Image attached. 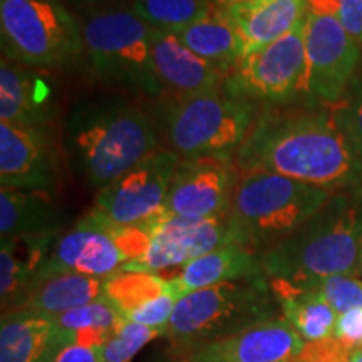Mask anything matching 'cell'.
Segmentation results:
<instances>
[{"label":"cell","mask_w":362,"mask_h":362,"mask_svg":"<svg viewBox=\"0 0 362 362\" xmlns=\"http://www.w3.org/2000/svg\"><path fill=\"white\" fill-rule=\"evenodd\" d=\"M211 0H134L133 12L155 29L176 33L197 21Z\"/></svg>","instance_id":"cell-28"},{"label":"cell","mask_w":362,"mask_h":362,"mask_svg":"<svg viewBox=\"0 0 362 362\" xmlns=\"http://www.w3.org/2000/svg\"><path fill=\"white\" fill-rule=\"evenodd\" d=\"M240 168L265 170L336 192H362V163L330 112H265L237 151Z\"/></svg>","instance_id":"cell-1"},{"label":"cell","mask_w":362,"mask_h":362,"mask_svg":"<svg viewBox=\"0 0 362 362\" xmlns=\"http://www.w3.org/2000/svg\"><path fill=\"white\" fill-rule=\"evenodd\" d=\"M332 336L352 352L362 349V309H354L339 315Z\"/></svg>","instance_id":"cell-35"},{"label":"cell","mask_w":362,"mask_h":362,"mask_svg":"<svg viewBox=\"0 0 362 362\" xmlns=\"http://www.w3.org/2000/svg\"><path fill=\"white\" fill-rule=\"evenodd\" d=\"M315 288L337 317L349 310L362 309V279L357 275H334L315 284Z\"/></svg>","instance_id":"cell-31"},{"label":"cell","mask_w":362,"mask_h":362,"mask_svg":"<svg viewBox=\"0 0 362 362\" xmlns=\"http://www.w3.org/2000/svg\"><path fill=\"white\" fill-rule=\"evenodd\" d=\"M305 341L285 319L255 324L187 354V362H293Z\"/></svg>","instance_id":"cell-15"},{"label":"cell","mask_w":362,"mask_h":362,"mask_svg":"<svg viewBox=\"0 0 362 362\" xmlns=\"http://www.w3.org/2000/svg\"><path fill=\"white\" fill-rule=\"evenodd\" d=\"M253 115L248 99L218 88L171 101L165 131L171 149L183 158L230 156L250 133Z\"/></svg>","instance_id":"cell-6"},{"label":"cell","mask_w":362,"mask_h":362,"mask_svg":"<svg viewBox=\"0 0 362 362\" xmlns=\"http://www.w3.org/2000/svg\"><path fill=\"white\" fill-rule=\"evenodd\" d=\"M178 39L198 57L205 59L220 71H226L243 56L238 30L225 8L211 0L205 12L183 29L176 30Z\"/></svg>","instance_id":"cell-22"},{"label":"cell","mask_w":362,"mask_h":362,"mask_svg":"<svg viewBox=\"0 0 362 362\" xmlns=\"http://www.w3.org/2000/svg\"><path fill=\"white\" fill-rule=\"evenodd\" d=\"M264 277L228 280L178 298L165 336L189 351L277 319Z\"/></svg>","instance_id":"cell-5"},{"label":"cell","mask_w":362,"mask_h":362,"mask_svg":"<svg viewBox=\"0 0 362 362\" xmlns=\"http://www.w3.org/2000/svg\"><path fill=\"white\" fill-rule=\"evenodd\" d=\"M354 89L332 115L362 163V83Z\"/></svg>","instance_id":"cell-32"},{"label":"cell","mask_w":362,"mask_h":362,"mask_svg":"<svg viewBox=\"0 0 362 362\" xmlns=\"http://www.w3.org/2000/svg\"><path fill=\"white\" fill-rule=\"evenodd\" d=\"M81 33L99 78L149 96L161 93L153 69V27L133 8L94 13Z\"/></svg>","instance_id":"cell-7"},{"label":"cell","mask_w":362,"mask_h":362,"mask_svg":"<svg viewBox=\"0 0 362 362\" xmlns=\"http://www.w3.org/2000/svg\"><path fill=\"white\" fill-rule=\"evenodd\" d=\"M226 215L232 245L255 253L287 238L325 206L334 193L265 170L240 168Z\"/></svg>","instance_id":"cell-4"},{"label":"cell","mask_w":362,"mask_h":362,"mask_svg":"<svg viewBox=\"0 0 362 362\" xmlns=\"http://www.w3.org/2000/svg\"><path fill=\"white\" fill-rule=\"evenodd\" d=\"M151 57L160 90L171 101L220 88L223 71L189 51L171 30L153 27Z\"/></svg>","instance_id":"cell-17"},{"label":"cell","mask_w":362,"mask_h":362,"mask_svg":"<svg viewBox=\"0 0 362 362\" xmlns=\"http://www.w3.org/2000/svg\"><path fill=\"white\" fill-rule=\"evenodd\" d=\"M0 29L8 59L25 66H62L83 47V33L57 0H0Z\"/></svg>","instance_id":"cell-8"},{"label":"cell","mask_w":362,"mask_h":362,"mask_svg":"<svg viewBox=\"0 0 362 362\" xmlns=\"http://www.w3.org/2000/svg\"><path fill=\"white\" fill-rule=\"evenodd\" d=\"M104 297L131 322L166 332L178 296L168 279L153 272L119 270L104 282Z\"/></svg>","instance_id":"cell-18"},{"label":"cell","mask_w":362,"mask_h":362,"mask_svg":"<svg viewBox=\"0 0 362 362\" xmlns=\"http://www.w3.org/2000/svg\"><path fill=\"white\" fill-rule=\"evenodd\" d=\"M49 90L25 67L2 59L0 66V121L40 129L47 121Z\"/></svg>","instance_id":"cell-25"},{"label":"cell","mask_w":362,"mask_h":362,"mask_svg":"<svg viewBox=\"0 0 362 362\" xmlns=\"http://www.w3.org/2000/svg\"><path fill=\"white\" fill-rule=\"evenodd\" d=\"M226 89L240 98L274 103L307 90L305 21L275 42L240 57Z\"/></svg>","instance_id":"cell-9"},{"label":"cell","mask_w":362,"mask_h":362,"mask_svg":"<svg viewBox=\"0 0 362 362\" xmlns=\"http://www.w3.org/2000/svg\"><path fill=\"white\" fill-rule=\"evenodd\" d=\"M362 245V197L339 193L319 214L262 253L269 279L310 287L334 275H357Z\"/></svg>","instance_id":"cell-2"},{"label":"cell","mask_w":362,"mask_h":362,"mask_svg":"<svg viewBox=\"0 0 362 362\" xmlns=\"http://www.w3.org/2000/svg\"><path fill=\"white\" fill-rule=\"evenodd\" d=\"M72 165L103 188L156 151L158 131L139 107L116 99L79 104L66 124Z\"/></svg>","instance_id":"cell-3"},{"label":"cell","mask_w":362,"mask_h":362,"mask_svg":"<svg viewBox=\"0 0 362 362\" xmlns=\"http://www.w3.org/2000/svg\"><path fill=\"white\" fill-rule=\"evenodd\" d=\"M111 230L112 223L90 210L74 228L59 237L35 280L64 272L98 279L117 274L126 265V259L116 245Z\"/></svg>","instance_id":"cell-14"},{"label":"cell","mask_w":362,"mask_h":362,"mask_svg":"<svg viewBox=\"0 0 362 362\" xmlns=\"http://www.w3.org/2000/svg\"><path fill=\"white\" fill-rule=\"evenodd\" d=\"M337 19L362 45V0H339Z\"/></svg>","instance_id":"cell-36"},{"label":"cell","mask_w":362,"mask_h":362,"mask_svg":"<svg viewBox=\"0 0 362 362\" xmlns=\"http://www.w3.org/2000/svg\"><path fill=\"white\" fill-rule=\"evenodd\" d=\"M237 27L243 56L292 33L305 21L307 0H252L225 8Z\"/></svg>","instance_id":"cell-20"},{"label":"cell","mask_w":362,"mask_h":362,"mask_svg":"<svg viewBox=\"0 0 362 362\" xmlns=\"http://www.w3.org/2000/svg\"><path fill=\"white\" fill-rule=\"evenodd\" d=\"M104 282L106 279L89 277V275L76 274V272L49 275V277L35 280L30 285L17 310L56 317L103 298Z\"/></svg>","instance_id":"cell-23"},{"label":"cell","mask_w":362,"mask_h":362,"mask_svg":"<svg viewBox=\"0 0 362 362\" xmlns=\"http://www.w3.org/2000/svg\"><path fill=\"white\" fill-rule=\"evenodd\" d=\"M44 362H103V357L101 349L76 344L61 330V337L54 344Z\"/></svg>","instance_id":"cell-34"},{"label":"cell","mask_w":362,"mask_h":362,"mask_svg":"<svg viewBox=\"0 0 362 362\" xmlns=\"http://www.w3.org/2000/svg\"><path fill=\"white\" fill-rule=\"evenodd\" d=\"M151 233V245L141 259L126 264L121 270L153 272L187 265L198 257L230 245L226 216L210 218H181L163 210L141 223Z\"/></svg>","instance_id":"cell-12"},{"label":"cell","mask_w":362,"mask_h":362,"mask_svg":"<svg viewBox=\"0 0 362 362\" xmlns=\"http://www.w3.org/2000/svg\"><path fill=\"white\" fill-rule=\"evenodd\" d=\"M352 351L334 336L305 342L293 362H349Z\"/></svg>","instance_id":"cell-33"},{"label":"cell","mask_w":362,"mask_h":362,"mask_svg":"<svg viewBox=\"0 0 362 362\" xmlns=\"http://www.w3.org/2000/svg\"><path fill=\"white\" fill-rule=\"evenodd\" d=\"M214 2L221 8H226L230 6H235V4H245V2H252V0H214Z\"/></svg>","instance_id":"cell-37"},{"label":"cell","mask_w":362,"mask_h":362,"mask_svg":"<svg viewBox=\"0 0 362 362\" xmlns=\"http://www.w3.org/2000/svg\"><path fill=\"white\" fill-rule=\"evenodd\" d=\"M262 255L240 245H223L198 257L187 265L175 279H170L178 298L189 292L228 280L264 277Z\"/></svg>","instance_id":"cell-21"},{"label":"cell","mask_w":362,"mask_h":362,"mask_svg":"<svg viewBox=\"0 0 362 362\" xmlns=\"http://www.w3.org/2000/svg\"><path fill=\"white\" fill-rule=\"evenodd\" d=\"M362 45L344 29L336 12L309 11L305 17L307 90L317 101L342 99L362 59Z\"/></svg>","instance_id":"cell-11"},{"label":"cell","mask_w":362,"mask_h":362,"mask_svg":"<svg viewBox=\"0 0 362 362\" xmlns=\"http://www.w3.org/2000/svg\"><path fill=\"white\" fill-rule=\"evenodd\" d=\"M61 337L52 317L17 310L2 315L0 362H44Z\"/></svg>","instance_id":"cell-26"},{"label":"cell","mask_w":362,"mask_h":362,"mask_svg":"<svg viewBox=\"0 0 362 362\" xmlns=\"http://www.w3.org/2000/svg\"><path fill=\"white\" fill-rule=\"evenodd\" d=\"M2 188L45 192L56 183V161L44 131L0 121Z\"/></svg>","instance_id":"cell-16"},{"label":"cell","mask_w":362,"mask_h":362,"mask_svg":"<svg viewBox=\"0 0 362 362\" xmlns=\"http://www.w3.org/2000/svg\"><path fill=\"white\" fill-rule=\"evenodd\" d=\"M54 322L62 332H76V330L94 329L103 330V332L112 334L126 322L121 312L107 300L106 297L99 298L96 302H90L88 305L78 307V309L67 310L64 314L52 317Z\"/></svg>","instance_id":"cell-29"},{"label":"cell","mask_w":362,"mask_h":362,"mask_svg":"<svg viewBox=\"0 0 362 362\" xmlns=\"http://www.w3.org/2000/svg\"><path fill=\"white\" fill-rule=\"evenodd\" d=\"M64 216L45 192L0 189V235L2 238L21 235L61 232Z\"/></svg>","instance_id":"cell-27"},{"label":"cell","mask_w":362,"mask_h":362,"mask_svg":"<svg viewBox=\"0 0 362 362\" xmlns=\"http://www.w3.org/2000/svg\"><path fill=\"white\" fill-rule=\"evenodd\" d=\"M61 232L2 238L0 247V297L2 315L19 309L22 298L51 257Z\"/></svg>","instance_id":"cell-19"},{"label":"cell","mask_w":362,"mask_h":362,"mask_svg":"<svg viewBox=\"0 0 362 362\" xmlns=\"http://www.w3.org/2000/svg\"><path fill=\"white\" fill-rule=\"evenodd\" d=\"M270 291L282 309L284 319L305 342L332 336L337 314L320 296L315 285L304 287L287 280L270 279Z\"/></svg>","instance_id":"cell-24"},{"label":"cell","mask_w":362,"mask_h":362,"mask_svg":"<svg viewBox=\"0 0 362 362\" xmlns=\"http://www.w3.org/2000/svg\"><path fill=\"white\" fill-rule=\"evenodd\" d=\"M357 275L362 277V245H361V259H359V270H357Z\"/></svg>","instance_id":"cell-39"},{"label":"cell","mask_w":362,"mask_h":362,"mask_svg":"<svg viewBox=\"0 0 362 362\" xmlns=\"http://www.w3.org/2000/svg\"><path fill=\"white\" fill-rule=\"evenodd\" d=\"M161 336H165V330L126 320L101 347L103 362H133L146 344Z\"/></svg>","instance_id":"cell-30"},{"label":"cell","mask_w":362,"mask_h":362,"mask_svg":"<svg viewBox=\"0 0 362 362\" xmlns=\"http://www.w3.org/2000/svg\"><path fill=\"white\" fill-rule=\"evenodd\" d=\"M235 180L230 156L183 158L176 166L165 210L193 220L226 216Z\"/></svg>","instance_id":"cell-13"},{"label":"cell","mask_w":362,"mask_h":362,"mask_svg":"<svg viewBox=\"0 0 362 362\" xmlns=\"http://www.w3.org/2000/svg\"><path fill=\"white\" fill-rule=\"evenodd\" d=\"M180 160L173 149H156L119 178L99 188L93 210L117 226L151 220L165 210Z\"/></svg>","instance_id":"cell-10"},{"label":"cell","mask_w":362,"mask_h":362,"mask_svg":"<svg viewBox=\"0 0 362 362\" xmlns=\"http://www.w3.org/2000/svg\"><path fill=\"white\" fill-rule=\"evenodd\" d=\"M349 362H362V349L352 352Z\"/></svg>","instance_id":"cell-38"}]
</instances>
